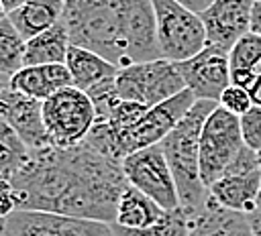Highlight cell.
<instances>
[{"instance_id": "1", "label": "cell", "mask_w": 261, "mask_h": 236, "mask_svg": "<svg viewBox=\"0 0 261 236\" xmlns=\"http://www.w3.org/2000/svg\"><path fill=\"white\" fill-rule=\"evenodd\" d=\"M8 183L14 189L16 210L53 212L110 224L116 218L118 199L128 187L122 161L106 157L86 140L31 151L27 163Z\"/></svg>"}, {"instance_id": "2", "label": "cell", "mask_w": 261, "mask_h": 236, "mask_svg": "<svg viewBox=\"0 0 261 236\" xmlns=\"http://www.w3.org/2000/svg\"><path fill=\"white\" fill-rule=\"evenodd\" d=\"M61 20L71 45L120 69L161 57L153 0H65Z\"/></svg>"}, {"instance_id": "3", "label": "cell", "mask_w": 261, "mask_h": 236, "mask_svg": "<svg viewBox=\"0 0 261 236\" xmlns=\"http://www.w3.org/2000/svg\"><path fill=\"white\" fill-rule=\"evenodd\" d=\"M216 106L218 102L212 100H196L188 114L159 142L171 167L179 193V203L194 214L204 205L208 197V189L200 177V136L206 118Z\"/></svg>"}, {"instance_id": "4", "label": "cell", "mask_w": 261, "mask_h": 236, "mask_svg": "<svg viewBox=\"0 0 261 236\" xmlns=\"http://www.w3.org/2000/svg\"><path fill=\"white\" fill-rule=\"evenodd\" d=\"M153 8L161 57L179 63L198 55L208 45L206 26L198 12L177 0H153Z\"/></svg>"}, {"instance_id": "5", "label": "cell", "mask_w": 261, "mask_h": 236, "mask_svg": "<svg viewBox=\"0 0 261 236\" xmlns=\"http://www.w3.org/2000/svg\"><path fill=\"white\" fill-rule=\"evenodd\" d=\"M184 90L188 87L177 63L165 57L130 63L122 67L116 77V92L122 100L139 102L149 108L181 94Z\"/></svg>"}, {"instance_id": "6", "label": "cell", "mask_w": 261, "mask_h": 236, "mask_svg": "<svg viewBox=\"0 0 261 236\" xmlns=\"http://www.w3.org/2000/svg\"><path fill=\"white\" fill-rule=\"evenodd\" d=\"M43 120L51 144L71 146L90 134L96 124V106L86 92L69 85L43 102Z\"/></svg>"}, {"instance_id": "7", "label": "cell", "mask_w": 261, "mask_h": 236, "mask_svg": "<svg viewBox=\"0 0 261 236\" xmlns=\"http://www.w3.org/2000/svg\"><path fill=\"white\" fill-rule=\"evenodd\" d=\"M243 144L241 116L218 104L206 118L200 136V177L206 189L224 175Z\"/></svg>"}, {"instance_id": "8", "label": "cell", "mask_w": 261, "mask_h": 236, "mask_svg": "<svg viewBox=\"0 0 261 236\" xmlns=\"http://www.w3.org/2000/svg\"><path fill=\"white\" fill-rule=\"evenodd\" d=\"M0 236H114L112 224L39 210H16L2 218Z\"/></svg>"}, {"instance_id": "9", "label": "cell", "mask_w": 261, "mask_h": 236, "mask_svg": "<svg viewBox=\"0 0 261 236\" xmlns=\"http://www.w3.org/2000/svg\"><path fill=\"white\" fill-rule=\"evenodd\" d=\"M122 169L128 185L155 199L163 210H175L181 205L171 167L159 144L139 149L124 157Z\"/></svg>"}, {"instance_id": "10", "label": "cell", "mask_w": 261, "mask_h": 236, "mask_svg": "<svg viewBox=\"0 0 261 236\" xmlns=\"http://www.w3.org/2000/svg\"><path fill=\"white\" fill-rule=\"evenodd\" d=\"M177 69L196 100L220 102L222 92L230 85V51L206 45L198 55L179 61Z\"/></svg>"}, {"instance_id": "11", "label": "cell", "mask_w": 261, "mask_h": 236, "mask_svg": "<svg viewBox=\"0 0 261 236\" xmlns=\"http://www.w3.org/2000/svg\"><path fill=\"white\" fill-rule=\"evenodd\" d=\"M0 108H2V120L10 124V128L22 138V142L31 151L45 149L51 144L43 120L41 100L20 94L6 85L0 90Z\"/></svg>"}, {"instance_id": "12", "label": "cell", "mask_w": 261, "mask_h": 236, "mask_svg": "<svg viewBox=\"0 0 261 236\" xmlns=\"http://www.w3.org/2000/svg\"><path fill=\"white\" fill-rule=\"evenodd\" d=\"M255 0H214L200 16L206 26L208 45L230 51L251 33V10Z\"/></svg>"}, {"instance_id": "13", "label": "cell", "mask_w": 261, "mask_h": 236, "mask_svg": "<svg viewBox=\"0 0 261 236\" xmlns=\"http://www.w3.org/2000/svg\"><path fill=\"white\" fill-rule=\"evenodd\" d=\"M259 187L261 169H228L208 187V193L226 210L251 214L257 210Z\"/></svg>"}, {"instance_id": "14", "label": "cell", "mask_w": 261, "mask_h": 236, "mask_svg": "<svg viewBox=\"0 0 261 236\" xmlns=\"http://www.w3.org/2000/svg\"><path fill=\"white\" fill-rule=\"evenodd\" d=\"M190 236H255L249 216L226 210L210 193L196 212Z\"/></svg>"}, {"instance_id": "15", "label": "cell", "mask_w": 261, "mask_h": 236, "mask_svg": "<svg viewBox=\"0 0 261 236\" xmlns=\"http://www.w3.org/2000/svg\"><path fill=\"white\" fill-rule=\"evenodd\" d=\"M65 65L71 73L73 85L86 94H90L102 85L114 83L118 77V71H120V67L114 65L112 61H108L106 57H102L90 49L75 47V45L69 47Z\"/></svg>"}, {"instance_id": "16", "label": "cell", "mask_w": 261, "mask_h": 236, "mask_svg": "<svg viewBox=\"0 0 261 236\" xmlns=\"http://www.w3.org/2000/svg\"><path fill=\"white\" fill-rule=\"evenodd\" d=\"M69 85H73V79L65 63L27 65L20 71H16L8 81V87L27 94L31 98H37L41 102H45L49 96Z\"/></svg>"}, {"instance_id": "17", "label": "cell", "mask_w": 261, "mask_h": 236, "mask_svg": "<svg viewBox=\"0 0 261 236\" xmlns=\"http://www.w3.org/2000/svg\"><path fill=\"white\" fill-rule=\"evenodd\" d=\"M230 83L245 87L261 106V37L245 35L230 49Z\"/></svg>"}, {"instance_id": "18", "label": "cell", "mask_w": 261, "mask_h": 236, "mask_svg": "<svg viewBox=\"0 0 261 236\" xmlns=\"http://www.w3.org/2000/svg\"><path fill=\"white\" fill-rule=\"evenodd\" d=\"M65 0H31L24 6L8 12L6 16L24 41L45 33L63 18Z\"/></svg>"}, {"instance_id": "19", "label": "cell", "mask_w": 261, "mask_h": 236, "mask_svg": "<svg viewBox=\"0 0 261 236\" xmlns=\"http://www.w3.org/2000/svg\"><path fill=\"white\" fill-rule=\"evenodd\" d=\"M163 214H165V210L155 199H151L137 187L128 185L118 199L116 218L112 224H118V226L130 228V230H143V228L157 224Z\"/></svg>"}, {"instance_id": "20", "label": "cell", "mask_w": 261, "mask_h": 236, "mask_svg": "<svg viewBox=\"0 0 261 236\" xmlns=\"http://www.w3.org/2000/svg\"><path fill=\"white\" fill-rule=\"evenodd\" d=\"M71 41L63 20L55 26L47 28L45 33L27 41L24 53V67L27 65H51V63H65L69 53Z\"/></svg>"}, {"instance_id": "21", "label": "cell", "mask_w": 261, "mask_h": 236, "mask_svg": "<svg viewBox=\"0 0 261 236\" xmlns=\"http://www.w3.org/2000/svg\"><path fill=\"white\" fill-rule=\"evenodd\" d=\"M24 53H27V41L14 28L10 18L6 14H2V20H0V75H2V87L8 85L10 77L24 67Z\"/></svg>"}, {"instance_id": "22", "label": "cell", "mask_w": 261, "mask_h": 236, "mask_svg": "<svg viewBox=\"0 0 261 236\" xmlns=\"http://www.w3.org/2000/svg\"><path fill=\"white\" fill-rule=\"evenodd\" d=\"M194 216H196L194 212L179 205L175 210H165L161 220L149 228L130 230V228H122L118 224H112V230H114V236H190Z\"/></svg>"}, {"instance_id": "23", "label": "cell", "mask_w": 261, "mask_h": 236, "mask_svg": "<svg viewBox=\"0 0 261 236\" xmlns=\"http://www.w3.org/2000/svg\"><path fill=\"white\" fill-rule=\"evenodd\" d=\"M31 155V149L22 142V138L2 120L0 126V177L4 181H10L16 171L27 163Z\"/></svg>"}, {"instance_id": "24", "label": "cell", "mask_w": 261, "mask_h": 236, "mask_svg": "<svg viewBox=\"0 0 261 236\" xmlns=\"http://www.w3.org/2000/svg\"><path fill=\"white\" fill-rule=\"evenodd\" d=\"M218 104H220L222 108H226L228 112L237 114V116H243L245 112H249V110L255 106V102H253L251 94H249L245 87L237 85V83H230V85L222 92V96H220V102H218Z\"/></svg>"}, {"instance_id": "25", "label": "cell", "mask_w": 261, "mask_h": 236, "mask_svg": "<svg viewBox=\"0 0 261 236\" xmlns=\"http://www.w3.org/2000/svg\"><path fill=\"white\" fill-rule=\"evenodd\" d=\"M241 132L247 146L253 151H261V106L255 104L249 112L241 116Z\"/></svg>"}, {"instance_id": "26", "label": "cell", "mask_w": 261, "mask_h": 236, "mask_svg": "<svg viewBox=\"0 0 261 236\" xmlns=\"http://www.w3.org/2000/svg\"><path fill=\"white\" fill-rule=\"evenodd\" d=\"M251 33L261 37V0H255L251 10Z\"/></svg>"}, {"instance_id": "27", "label": "cell", "mask_w": 261, "mask_h": 236, "mask_svg": "<svg viewBox=\"0 0 261 236\" xmlns=\"http://www.w3.org/2000/svg\"><path fill=\"white\" fill-rule=\"evenodd\" d=\"M179 4H184L186 8H190V10H194V12H198V14H202L214 0H177Z\"/></svg>"}, {"instance_id": "28", "label": "cell", "mask_w": 261, "mask_h": 236, "mask_svg": "<svg viewBox=\"0 0 261 236\" xmlns=\"http://www.w3.org/2000/svg\"><path fill=\"white\" fill-rule=\"evenodd\" d=\"M249 216V222H251V228H253V234L255 236H261V210H255Z\"/></svg>"}, {"instance_id": "29", "label": "cell", "mask_w": 261, "mask_h": 236, "mask_svg": "<svg viewBox=\"0 0 261 236\" xmlns=\"http://www.w3.org/2000/svg\"><path fill=\"white\" fill-rule=\"evenodd\" d=\"M2 2V12L4 14H8V12H12V10H16V8H20V6H24L27 2H31V0H0Z\"/></svg>"}, {"instance_id": "30", "label": "cell", "mask_w": 261, "mask_h": 236, "mask_svg": "<svg viewBox=\"0 0 261 236\" xmlns=\"http://www.w3.org/2000/svg\"><path fill=\"white\" fill-rule=\"evenodd\" d=\"M257 210H261V187H259V195H257Z\"/></svg>"}, {"instance_id": "31", "label": "cell", "mask_w": 261, "mask_h": 236, "mask_svg": "<svg viewBox=\"0 0 261 236\" xmlns=\"http://www.w3.org/2000/svg\"><path fill=\"white\" fill-rule=\"evenodd\" d=\"M259 163H261V151H259Z\"/></svg>"}]
</instances>
